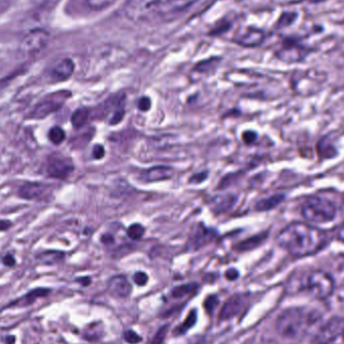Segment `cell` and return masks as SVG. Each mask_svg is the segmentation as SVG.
<instances>
[{
	"mask_svg": "<svg viewBox=\"0 0 344 344\" xmlns=\"http://www.w3.org/2000/svg\"><path fill=\"white\" fill-rule=\"evenodd\" d=\"M72 96L71 92L69 91H60L54 94L48 95L43 101L38 104L34 111L31 112V118L32 119H43L47 117L48 115L53 114L54 112L58 111L65 102L70 99Z\"/></svg>",
	"mask_w": 344,
	"mask_h": 344,
	"instance_id": "obj_7",
	"label": "cell"
},
{
	"mask_svg": "<svg viewBox=\"0 0 344 344\" xmlns=\"http://www.w3.org/2000/svg\"><path fill=\"white\" fill-rule=\"evenodd\" d=\"M207 171H202V172H199V173H196L194 175H192L189 180H188V182L190 184H199V183H202L203 182L204 180L207 178Z\"/></svg>",
	"mask_w": 344,
	"mask_h": 344,
	"instance_id": "obj_35",
	"label": "cell"
},
{
	"mask_svg": "<svg viewBox=\"0 0 344 344\" xmlns=\"http://www.w3.org/2000/svg\"><path fill=\"white\" fill-rule=\"evenodd\" d=\"M151 108V100L148 97H142L138 102V109L142 112L149 111Z\"/></svg>",
	"mask_w": 344,
	"mask_h": 344,
	"instance_id": "obj_38",
	"label": "cell"
},
{
	"mask_svg": "<svg viewBox=\"0 0 344 344\" xmlns=\"http://www.w3.org/2000/svg\"><path fill=\"white\" fill-rule=\"evenodd\" d=\"M343 204H344V196H343Z\"/></svg>",
	"mask_w": 344,
	"mask_h": 344,
	"instance_id": "obj_48",
	"label": "cell"
},
{
	"mask_svg": "<svg viewBox=\"0 0 344 344\" xmlns=\"http://www.w3.org/2000/svg\"><path fill=\"white\" fill-rule=\"evenodd\" d=\"M15 340H16V338H15V336H13V335H8V336H6V338H5L6 344H14V343H15Z\"/></svg>",
	"mask_w": 344,
	"mask_h": 344,
	"instance_id": "obj_47",
	"label": "cell"
},
{
	"mask_svg": "<svg viewBox=\"0 0 344 344\" xmlns=\"http://www.w3.org/2000/svg\"><path fill=\"white\" fill-rule=\"evenodd\" d=\"M74 71V61L71 59H63L54 68L51 76L55 81H63L72 77Z\"/></svg>",
	"mask_w": 344,
	"mask_h": 344,
	"instance_id": "obj_18",
	"label": "cell"
},
{
	"mask_svg": "<svg viewBox=\"0 0 344 344\" xmlns=\"http://www.w3.org/2000/svg\"><path fill=\"white\" fill-rule=\"evenodd\" d=\"M313 344H344V318L335 317L326 322L317 332Z\"/></svg>",
	"mask_w": 344,
	"mask_h": 344,
	"instance_id": "obj_6",
	"label": "cell"
},
{
	"mask_svg": "<svg viewBox=\"0 0 344 344\" xmlns=\"http://www.w3.org/2000/svg\"><path fill=\"white\" fill-rule=\"evenodd\" d=\"M3 264L5 266H8V267H13L15 265V259L11 256V255H6L4 258H3Z\"/></svg>",
	"mask_w": 344,
	"mask_h": 344,
	"instance_id": "obj_43",
	"label": "cell"
},
{
	"mask_svg": "<svg viewBox=\"0 0 344 344\" xmlns=\"http://www.w3.org/2000/svg\"><path fill=\"white\" fill-rule=\"evenodd\" d=\"M90 8L94 10H102L111 6L116 0H86Z\"/></svg>",
	"mask_w": 344,
	"mask_h": 344,
	"instance_id": "obj_30",
	"label": "cell"
},
{
	"mask_svg": "<svg viewBox=\"0 0 344 344\" xmlns=\"http://www.w3.org/2000/svg\"><path fill=\"white\" fill-rule=\"evenodd\" d=\"M218 304H219V299H218L217 296H215V295H214V296H208L206 298V300L204 301V305L203 306H204V308L206 310V312L210 314L211 312H214V310L216 309Z\"/></svg>",
	"mask_w": 344,
	"mask_h": 344,
	"instance_id": "obj_32",
	"label": "cell"
},
{
	"mask_svg": "<svg viewBox=\"0 0 344 344\" xmlns=\"http://www.w3.org/2000/svg\"><path fill=\"white\" fill-rule=\"evenodd\" d=\"M45 187L40 183H25L19 191L20 198L24 200H39L43 195Z\"/></svg>",
	"mask_w": 344,
	"mask_h": 344,
	"instance_id": "obj_19",
	"label": "cell"
},
{
	"mask_svg": "<svg viewBox=\"0 0 344 344\" xmlns=\"http://www.w3.org/2000/svg\"><path fill=\"white\" fill-rule=\"evenodd\" d=\"M242 138H243V141L245 144L250 145V144H253V143L257 140L258 134L255 132V131L248 130V131H245V132L243 133Z\"/></svg>",
	"mask_w": 344,
	"mask_h": 344,
	"instance_id": "obj_36",
	"label": "cell"
},
{
	"mask_svg": "<svg viewBox=\"0 0 344 344\" xmlns=\"http://www.w3.org/2000/svg\"><path fill=\"white\" fill-rule=\"evenodd\" d=\"M166 333H167V326L161 327L154 337L153 343L154 344H161L163 342V340H164Z\"/></svg>",
	"mask_w": 344,
	"mask_h": 344,
	"instance_id": "obj_39",
	"label": "cell"
},
{
	"mask_svg": "<svg viewBox=\"0 0 344 344\" xmlns=\"http://www.w3.org/2000/svg\"><path fill=\"white\" fill-rule=\"evenodd\" d=\"M145 234V227L140 223H133L127 229V235L130 239L134 241L140 240Z\"/></svg>",
	"mask_w": 344,
	"mask_h": 344,
	"instance_id": "obj_28",
	"label": "cell"
},
{
	"mask_svg": "<svg viewBox=\"0 0 344 344\" xmlns=\"http://www.w3.org/2000/svg\"><path fill=\"white\" fill-rule=\"evenodd\" d=\"M105 156V149H104V146L103 145H100V144H97L94 146V148H93V157L95 159H102L104 158Z\"/></svg>",
	"mask_w": 344,
	"mask_h": 344,
	"instance_id": "obj_40",
	"label": "cell"
},
{
	"mask_svg": "<svg viewBox=\"0 0 344 344\" xmlns=\"http://www.w3.org/2000/svg\"><path fill=\"white\" fill-rule=\"evenodd\" d=\"M11 226V223L8 221H2L0 220V232H3L8 229Z\"/></svg>",
	"mask_w": 344,
	"mask_h": 344,
	"instance_id": "obj_44",
	"label": "cell"
},
{
	"mask_svg": "<svg viewBox=\"0 0 344 344\" xmlns=\"http://www.w3.org/2000/svg\"><path fill=\"white\" fill-rule=\"evenodd\" d=\"M48 32L43 29H35L30 31L28 35L21 40L20 44V53L23 57L34 56L41 52L47 44Z\"/></svg>",
	"mask_w": 344,
	"mask_h": 344,
	"instance_id": "obj_8",
	"label": "cell"
},
{
	"mask_svg": "<svg viewBox=\"0 0 344 344\" xmlns=\"http://www.w3.org/2000/svg\"><path fill=\"white\" fill-rule=\"evenodd\" d=\"M50 293H51V289H48V288H36L34 290L27 292L20 299L15 300V301L11 302L10 304H8V306H6V308L28 307V306L34 304L38 299L47 296V295Z\"/></svg>",
	"mask_w": 344,
	"mask_h": 344,
	"instance_id": "obj_16",
	"label": "cell"
},
{
	"mask_svg": "<svg viewBox=\"0 0 344 344\" xmlns=\"http://www.w3.org/2000/svg\"><path fill=\"white\" fill-rule=\"evenodd\" d=\"M133 280L138 286H145L148 282V276L144 272H137L133 276Z\"/></svg>",
	"mask_w": 344,
	"mask_h": 344,
	"instance_id": "obj_37",
	"label": "cell"
},
{
	"mask_svg": "<svg viewBox=\"0 0 344 344\" xmlns=\"http://www.w3.org/2000/svg\"><path fill=\"white\" fill-rule=\"evenodd\" d=\"M300 212L305 222L320 224L333 222L337 216V208L329 199L310 195L301 203Z\"/></svg>",
	"mask_w": 344,
	"mask_h": 344,
	"instance_id": "obj_4",
	"label": "cell"
},
{
	"mask_svg": "<svg viewBox=\"0 0 344 344\" xmlns=\"http://www.w3.org/2000/svg\"><path fill=\"white\" fill-rule=\"evenodd\" d=\"M108 291L114 297L127 298L132 292V286L125 276L117 275L109 280Z\"/></svg>",
	"mask_w": 344,
	"mask_h": 344,
	"instance_id": "obj_13",
	"label": "cell"
},
{
	"mask_svg": "<svg viewBox=\"0 0 344 344\" xmlns=\"http://www.w3.org/2000/svg\"><path fill=\"white\" fill-rule=\"evenodd\" d=\"M335 237L338 242L344 243V221L337 226Z\"/></svg>",
	"mask_w": 344,
	"mask_h": 344,
	"instance_id": "obj_42",
	"label": "cell"
},
{
	"mask_svg": "<svg viewBox=\"0 0 344 344\" xmlns=\"http://www.w3.org/2000/svg\"><path fill=\"white\" fill-rule=\"evenodd\" d=\"M60 1L61 0H32V3L40 9L51 10L56 7Z\"/></svg>",
	"mask_w": 344,
	"mask_h": 344,
	"instance_id": "obj_31",
	"label": "cell"
},
{
	"mask_svg": "<svg viewBox=\"0 0 344 344\" xmlns=\"http://www.w3.org/2000/svg\"><path fill=\"white\" fill-rule=\"evenodd\" d=\"M124 339L127 343L137 344L141 341V337L133 330H127L124 332Z\"/></svg>",
	"mask_w": 344,
	"mask_h": 344,
	"instance_id": "obj_33",
	"label": "cell"
},
{
	"mask_svg": "<svg viewBox=\"0 0 344 344\" xmlns=\"http://www.w3.org/2000/svg\"><path fill=\"white\" fill-rule=\"evenodd\" d=\"M199 285L195 283H189V284H183L175 287L171 291V295L173 298L179 299V298H184L186 296H191L196 291H198Z\"/></svg>",
	"mask_w": 344,
	"mask_h": 344,
	"instance_id": "obj_25",
	"label": "cell"
},
{
	"mask_svg": "<svg viewBox=\"0 0 344 344\" xmlns=\"http://www.w3.org/2000/svg\"><path fill=\"white\" fill-rule=\"evenodd\" d=\"M102 243H104L105 244H111L114 243V238L111 235H103L102 239H101Z\"/></svg>",
	"mask_w": 344,
	"mask_h": 344,
	"instance_id": "obj_45",
	"label": "cell"
},
{
	"mask_svg": "<svg viewBox=\"0 0 344 344\" xmlns=\"http://www.w3.org/2000/svg\"><path fill=\"white\" fill-rule=\"evenodd\" d=\"M218 237V232L215 228L206 227L203 224H199L194 229L191 235L189 242L187 243V248L191 251L200 250L203 245H206L210 242L214 241Z\"/></svg>",
	"mask_w": 344,
	"mask_h": 344,
	"instance_id": "obj_9",
	"label": "cell"
},
{
	"mask_svg": "<svg viewBox=\"0 0 344 344\" xmlns=\"http://www.w3.org/2000/svg\"><path fill=\"white\" fill-rule=\"evenodd\" d=\"M48 138L54 144L59 145L65 139V133L61 127H54L48 132Z\"/></svg>",
	"mask_w": 344,
	"mask_h": 344,
	"instance_id": "obj_29",
	"label": "cell"
},
{
	"mask_svg": "<svg viewBox=\"0 0 344 344\" xmlns=\"http://www.w3.org/2000/svg\"><path fill=\"white\" fill-rule=\"evenodd\" d=\"M74 171V164L68 159L56 158L47 165V173L51 177L57 179L68 178Z\"/></svg>",
	"mask_w": 344,
	"mask_h": 344,
	"instance_id": "obj_12",
	"label": "cell"
},
{
	"mask_svg": "<svg viewBox=\"0 0 344 344\" xmlns=\"http://www.w3.org/2000/svg\"><path fill=\"white\" fill-rule=\"evenodd\" d=\"M196 318H198V314H196V311L192 310L191 312L188 314V316L185 318L184 322L177 328V333L178 334H183L187 330H189L192 326H194V324L196 322Z\"/></svg>",
	"mask_w": 344,
	"mask_h": 344,
	"instance_id": "obj_27",
	"label": "cell"
},
{
	"mask_svg": "<svg viewBox=\"0 0 344 344\" xmlns=\"http://www.w3.org/2000/svg\"><path fill=\"white\" fill-rule=\"evenodd\" d=\"M317 151H318L320 157H323V158H326V159L334 157L336 155V153H337L335 147L332 146L331 143L328 140H325V139H322L318 143Z\"/></svg>",
	"mask_w": 344,
	"mask_h": 344,
	"instance_id": "obj_26",
	"label": "cell"
},
{
	"mask_svg": "<svg viewBox=\"0 0 344 344\" xmlns=\"http://www.w3.org/2000/svg\"><path fill=\"white\" fill-rule=\"evenodd\" d=\"M267 236H268V233H262V234L256 235L254 237H251L247 240H243L236 245V249L239 252L252 251V250L258 248L259 245L267 239Z\"/></svg>",
	"mask_w": 344,
	"mask_h": 344,
	"instance_id": "obj_20",
	"label": "cell"
},
{
	"mask_svg": "<svg viewBox=\"0 0 344 344\" xmlns=\"http://www.w3.org/2000/svg\"><path fill=\"white\" fill-rule=\"evenodd\" d=\"M202 0H127L124 10L128 19L134 21H170Z\"/></svg>",
	"mask_w": 344,
	"mask_h": 344,
	"instance_id": "obj_2",
	"label": "cell"
},
{
	"mask_svg": "<svg viewBox=\"0 0 344 344\" xmlns=\"http://www.w3.org/2000/svg\"><path fill=\"white\" fill-rule=\"evenodd\" d=\"M285 199L284 194H275L270 198L263 199L256 204V210L258 211H268L279 205Z\"/></svg>",
	"mask_w": 344,
	"mask_h": 344,
	"instance_id": "obj_21",
	"label": "cell"
},
{
	"mask_svg": "<svg viewBox=\"0 0 344 344\" xmlns=\"http://www.w3.org/2000/svg\"><path fill=\"white\" fill-rule=\"evenodd\" d=\"M236 202V198L234 195H224L217 199L214 205H212V210L216 211L217 214L226 211L231 209Z\"/></svg>",
	"mask_w": 344,
	"mask_h": 344,
	"instance_id": "obj_24",
	"label": "cell"
},
{
	"mask_svg": "<svg viewBox=\"0 0 344 344\" xmlns=\"http://www.w3.org/2000/svg\"><path fill=\"white\" fill-rule=\"evenodd\" d=\"M174 175V169L169 166H155L142 172L141 179L147 182H158L168 180Z\"/></svg>",
	"mask_w": 344,
	"mask_h": 344,
	"instance_id": "obj_17",
	"label": "cell"
},
{
	"mask_svg": "<svg viewBox=\"0 0 344 344\" xmlns=\"http://www.w3.org/2000/svg\"><path fill=\"white\" fill-rule=\"evenodd\" d=\"M64 259V253L60 251H45L38 256L39 262L44 265H56Z\"/></svg>",
	"mask_w": 344,
	"mask_h": 344,
	"instance_id": "obj_22",
	"label": "cell"
},
{
	"mask_svg": "<svg viewBox=\"0 0 344 344\" xmlns=\"http://www.w3.org/2000/svg\"><path fill=\"white\" fill-rule=\"evenodd\" d=\"M236 41L245 47L259 46L265 40L264 32L255 27H245L241 29L235 38Z\"/></svg>",
	"mask_w": 344,
	"mask_h": 344,
	"instance_id": "obj_11",
	"label": "cell"
},
{
	"mask_svg": "<svg viewBox=\"0 0 344 344\" xmlns=\"http://www.w3.org/2000/svg\"><path fill=\"white\" fill-rule=\"evenodd\" d=\"M316 320L317 317L313 311L305 308H290L278 317L276 328L282 337L297 340L310 330Z\"/></svg>",
	"mask_w": 344,
	"mask_h": 344,
	"instance_id": "obj_3",
	"label": "cell"
},
{
	"mask_svg": "<svg viewBox=\"0 0 344 344\" xmlns=\"http://www.w3.org/2000/svg\"><path fill=\"white\" fill-rule=\"evenodd\" d=\"M245 305V298L243 295H235L223 306L220 314L221 320H227L237 316Z\"/></svg>",
	"mask_w": 344,
	"mask_h": 344,
	"instance_id": "obj_15",
	"label": "cell"
},
{
	"mask_svg": "<svg viewBox=\"0 0 344 344\" xmlns=\"http://www.w3.org/2000/svg\"><path fill=\"white\" fill-rule=\"evenodd\" d=\"M78 282H80L81 285H84V286H88L91 283V280H90V278L84 277V278H80V279H78Z\"/></svg>",
	"mask_w": 344,
	"mask_h": 344,
	"instance_id": "obj_46",
	"label": "cell"
},
{
	"mask_svg": "<svg viewBox=\"0 0 344 344\" xmlns=\"http://www.w3.org/2000/svg\"><path fill=\"white\" fill-rule=\"evenodd\" d=\"M90 115H91V112L87 108H80V109L76 110L74 112V114L72 115V118H71V121H72L74 128H76V129L83 128L87 124V122L90 118Z\"/></svg>",
	"mask_w": 344,
	"mask_h": 344,
	"instance_id": "obj_23",
	"label": "cell"
},
{
	"mask_svg": "<svg viewBox=\"0 0 344 344\" xmlns=\"http://www.w3.org/2000/svg\"><path fill=\"white\" fill-rule=\"evenodd\" d=\"M224 276H225V278H226L227 280L234 281V280H236L239 278V271L236 270L235 268H231V269H228V270L225 271Z\"/></svg>",
	"mask_w": 344,
	"mask_h": 344,
	"instance_id": "obj_41",
	"label": "cell"
},
{
	"mask_svg": "<svg viewBox=\"0 0 344 344\" xmlns=\"http://www.w3.org/2000/svg\"><path fill=\"white\" fill-rule=\"evenodd\" d=\"M125 93L120 92L118 94H115L111 96L110 98L101 104L99 107L96 109L95 116L98 119H103L105 118L107 115H109L111 112H115L116 110L123 108V103L125 102Z\"/></svg>",
	"mask_w": 344,
	"mask_h": 344,
	"instance_id": "obj_14",
	"label": "cell"
},
{
	"mask_svg": "<svg viewBox=\"0 0 344 344\" xmlns=\"http://www.w3.org/2000/svg\"><path fill=\"white\" fill-rule=\"evenodd\" d=\"M276 241L288 254L304 258L317 254L328 243V233L307 222H294L278 234Z\"/></svg>",
	"mask_w": 344,
	"mask_h": 344,
	"instance_id": "obj_1",
	"label": "cell"
},
{
	"mask_svg": "<svg viewBox=\"0 0 344 344\" xmlns=\"http://www.w3.org/2000/svg\"><path fill=\"white\" fill-rule=\"evenodd\" d=\"M306 55L305 47L291 40H285L277 52V56L287 62H298L302 61Z\"/></svg>",
	"mask_w": 344,
	"mask_h": 344,
	"instance_id": "obj_10",
	"label": "cell"
},
{
	"mask_svg": "<svg viewBox=\"0 0 344 344\" xmlns=\"http://www.w3.org/2000/svg\"><path fill=\"white\" fill-rule=\"evenodd\" d=\"M124 116H125V110H124V108H120V109L116 110V111L114 112L113 116H112L111 119H110V125L114 126V125L119 124V123L124 119Z\"/></svg>",
	"mask_w": 344,
	"mask_h": 344,
	"instance_id": "obj_34",
	"label": "cell"
},
{
	"mask_svg": "<svg viewBox=\"0 0 344 344\" xmlns=\"http://www.w3.org/2000/svg\"><path fill=\"white\" fill-rule=\"evenodd\" d=\"M300 289L313 298L324 300L334 291L333 278L325 271L312 270L305 273L300 279Z\"/></svg>",
	"mask_w": 344,
	"mask_h": 344,
	"instance_id": "obj_5",
	"label": "cell"
}]
</instances>
